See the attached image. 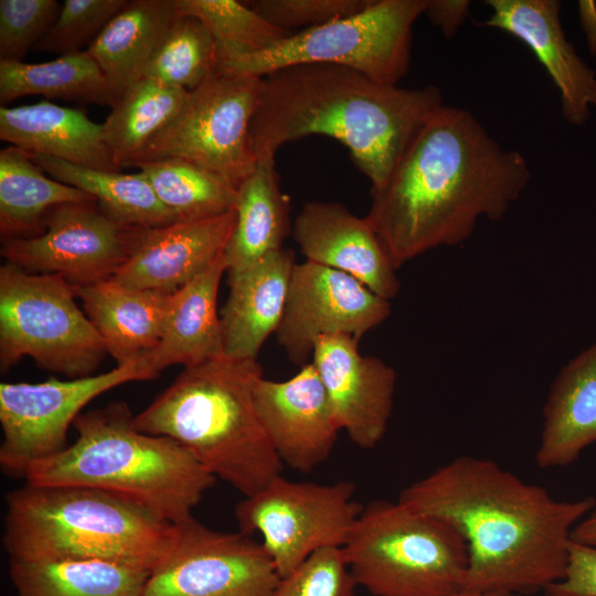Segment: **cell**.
Wrapping results in <instances>:
<instances>
[{"instance_id": "6da1fadb", "label": "cell", "mask_w": 596, "mask_h": 596, "mask_svg": "<svg viewBox=\"0 0 596 596\" xmlns=\"http://www.w3.org/2000/svg\"><path fill=\"white\" fill-rule=\"evenodd\" d=\"M531 180L523 155L504 149L468 110L443 105L379 188L365 216L400 268L464 243L478 221L500 220Z\"/></svg>"}, {"instance_id": "7a4b0ae2", "label": "cell", "mask_w": 596, "mask_h": 596, "mask_svg": "<svg viewBox=\"0 0 596 596\" xmlns=\"http://www.w3.org/2000/svg\"><path fill=\"white\" fill-rule=\"evenodd\" d=\"M398 500L451 523L469 562L464 590L520 595L561 581L574 526L594 497L557 500L489 458L459 456L405 487Z\"/></svg>"}, {"instance_id": "3957f363", "label": "cell", "mask_w": 596, "mask_h": 596, "mask_svg": "<svg viewBox=\"0 0 596 596\" xmlns=\"http://www.w3.org/2000/svg\"><path fill=\"white\" fill-rule=\"evenodd\" d=\"M443 105L435 85L408 89L340 65H292L262 77L252 147L258 162L275 159L286 142L311 135L333 138L375 189Z\"/></svg>"}, {"instance_id": "277c9868", "label": "cell", "mask_w": 596, "mask_h": 596, "mask_svg": "<svg viewBox=\"0 0 596 596\" xmlns=\"http://www.w3.org/2000/svg\"><path fill=\"white\" fill-rule=\"evenodd\" d=\"M256 360L226 356L184 366L148 407L136 427L180 444L212 476L249 497L281 475L258 417Z\"/></svg>"}, {"instance_id": "5b68a950", "label": "cell", "mask_w": 596, "mask_h": 596, "mask_svg": "<svg viewBox=\"0 0 596 596\" xmlns=\"http://www.w3.org/2000/svg\"><path fill=\"white\" fill-rule=\"evenodd\" d=\"M73 426L76 440L28 465L20 476L25 483L114 492L179 524L193 518V510L216 482L180 444L139 430L125 402L82 413Z\"/></svg>"}, {"instance_id": "8992f818", "label": "cell", "mask_w": 596, "mask_h": 596, "mask_svg": "<svg viewBox=\"0 0 596 596\" xmlns=\"http://www.w3.org/2000/svg\"><path fill=\"white\" fill-rule=\"evenodd\" d=\"M171 523L114 492L31 485L6 496L2 544L10 561H106L152 570L169 549Z\"/></svg>"}, {"instance_id": "52a82bcc", "label": "cell", "mask_w": 596, "mask_h": 596, "mask_svg": "<svg viewBox=\"0 0 596 596\" xmlns=\"http://www.w3.org/2000/svg\"><path fill=\"white\" fill-rule=\"evenodd\" d=\"M355 584L373 596H453L464 590L468 546L441 518L376 499L342 546Z\"/></svg>"}, {"instance_id": "ba28073f", "label": "cell", "mask_w": 596, "mask_h": 596, "mask_svg": "<svg viewBox=\"0 0 596 596\" xmlns=\"http://www.w3.org/2000/svg\"><path fill=\"white\" fill-rule=\"evenodd\" d=\"M426 0H371L361 11L294 32L273 46L217 64L224 72L264 77L298 64H333L397 85L411 65L415 21Z\"/></svg>"}, {"instance_id": "9c48e42d", "label": "cell", "mask_w": 596, "mask_h": 596, "mask_svg": "<svg viewBox=\"0 0 596 596\" xmlns=\"http://www.w3.org/2000/svg\"><path fill=\"white\" fill-rule=\"evenodd\" d=\"M72 285L58 275L30 274L4 263L0 268V368L23 356L70 379L94 375L107 350L75 302Z\"/></svg>"}, {"instance_id": "30bf717a", "label": "cell", "mask_w": 596, "mask_h": 596, "mask_svg": "<svg viewBox=\"0 0 596 596\" xmlns=\"http://www.w3.org/2000/svg\"><path fill=\"white\" fill-rule=\"evenodd\" d=\"M262 78L216 70L188 92L178 113L143 147L129 167L181 158L211 170L236 189L257 167L251 123Z\"/></svg>"}, {"instance_id": "8fae6325", "label": "cell", "mask_w": 596, "mask_h": 596, "mask_svg": "<svg viewBox=\"0 0 596 596\" xmlns=\"http://www.w3.org/2000/svg\"><path fill=\"white\" fill-rule=\"evenodd\" d=\"M351 481L297 482L275 477L235 507L240 531L259 533L280 578L316 551L343 546L363 510Z\"/></svg>"}, {"instance_id": "7c38bea8", "label": "cell", "mask_w": 596, "mask_h": 596, "mask_svg": "<svg viewBox=\"0 0 596 596\" xmlns=\"http://www.w3.org/2000/svg\"><path fill=\"white\" fill-rule=\"evenodd\" d=\"M279 581L262 543L241 531H215L193 517L174 525L143 596H272Z\"/></svg>"}, {"instance_id": "4fadbf2b", "label": "cell", "mask_w": 596, "mask_h": 596, "mask_svg": "<svg viewBox=\"0 0 596 596\" xmlns=\"http://www.w3.org/2000/svg\"><path fill=\"white\" fill-rule=\"evenodd\" d=\"M151 379L155 376L145 365L130 364L66 381L2 382L1 469L9 476L20 477L28 465L61 453L68 446L70 426L91 401L121 384Z\"/></svg>"}, {"instance_id": "5bb4252c", "label": "cell", "mask_w": 596, "mask_h": 596, "mask_svg": "<svg viewBox=\"0 0 596 596\" xmlns=\"http://www.w3.org/2000/svg\"><path fill=\"white\" fill-rule=\"evenodd\" d=\"M146 227L107 216L96 201L53 207L33 237L2 241L6 263L30 274L58 275L74 288L111 278Z\"/></svg>"}, {"instance_id": "9a60e30c", "label": "cell", "mask_w": 596, "mask_h": 596, "mask_svg": "<svg viewBox=\"0 0 596 596\" xmlns=\"http://www.w3.org/2000/svg\"><path fill=\"white\" fill-rule=\"evenodd\" d=\"M390 313V301L358 279L306 260L292 268L277 341L288 359L302 366L318 338L343 334L360 340Z\"/></svg>"}, {"instance_id": "2e32d148", "label": "cell", "mask_w": 596, "mask_h": 596, "mask_svg": "<svg viewBox=\"0 0 596 596\" xmlns=\"http://www.w3.org/2000/svg\"><path fill=\"white\" fill-rule=\"evenodd\" d=\"M358 345L350 336L320 337L311 363L340 429L358 447L373 449L387 430L397 375L381 359L362 355Z\"/></svg>"}, {"instance_id": "e0dca14e", "label": "cell", "mask_w": 596, "mask_h": 596, "mask_svg": "<svg viewBox=\"0 0 596 596\" xmlns=\"http://www.w3.org/2000/svg\"><path fill=\"white\" fill-rule=\"evenodd\" d=\"M254 401L266 436L283 462L309 472L324 462L341 430L312 363L286 381L258 379Z\"/></svg>"}, {"instance_id": "ac0fdd59", "label": "cell", "mask_w": 596, "mask_h": 596, "mask_svg": "<svg viewBox=\"0 0 596 596\" xmlns=\"http://www.w3.org/2000/svg\"><path fill=\"white\" fill-rule=\"evenodd\" d=\"M292 235L307 260L343 272L389 301L397 296V268L365 216L337 202H307Z\"/></svg>"}, {"instance_id": "d6986e66", "label": "cell", "mask_w": 596, "mask_h": 596, "mask_svg": "<svg viewBox=\"0 0 596 596\" xmlns=\"http://www.w3.org/2000/svg\"><path fill=\"white\" fill-rule=\"evenodd\" d=\"M491 13L482 25L523 42L544 66L561 97L566 121L583 125L596 106V73L566 39L557 0H487Z\"/></svg>"}, {"instance_id": "ffe728a7", "label": "cell", "mask_w": 596, "mask_h": 596, "mask_svg": "<svg viewBox=\"0 0 596 596\" xmlns=\"http://www.w3.org/2000/svg\"><path fill=\"white\" fill-rule=\"evenodd\" d=\"M234 225L235 210L146 228L111 278L128 287L173 294L224 257Z\"/></svg>"}, {"instance_id": "44dd1931", "label": "cell", "mask_w": 596, "mask_h": 596, "mask_svg": "<svg viewBox=\"0 0 596 596\" xmlns=\"http://www.w3.org/2000/svg\"><path fill=\"white\" fill-rule=\"evenodd\" d=\"M295 264L292 252L281 248L228 273L230 295L220 316L224 356L256 360L280 323Z\"/></svg>"}, {"instance_id": "7402d4cb", "label": "cell", "mask_w": 596, "mask_h": 596, "mask_svg": "<svg viewBox=\"0 0 596 596\" xmlns=\"http://www.w3.org/2000/svg\"><path fill=\"white\" fill-rule=\"evenodd\" d=\"M74 289L117 366L147 368L160 342L172 294L128 287L114 278Z\"/></svg>"}, {"instance_id": "603a6c76", "label": "cell", "mask_w": 596, "mask_h": 596, "mask_svg": "<svg viewBox=\"0 0 596 596\" xmlns=\"http://www.w3.org/2000/svg\"><path fill=\"white\" fill-rule=\"evenodd\" d=\"M0 139L36 153L105 171H120L104 140L103 125L79 109L41 100L0 107Z\"/></svg>"}, {"instance_id": "cb8c5ba5", "label": "cell", "mask_w": 596, "mask_h": 596, "mask_svg": "<svg viewBox=\"0 0 596 596\" xmlns=\"http://www.w3.org/2000/svg\"><path fill=\"white\" fill-rule=\"evenodd\" d=\"M596 443V342L554 379L543 407L534 459L541 469L566 467Z\"/></svg>"}, {"instance_id": "d4e9b609", "label": "cell", "mask_w": 596, "mask_h": 596, "mask_svg": "<svg viewBox=\"0 0 596 596\" xmlns=\"http://www.w3.org/2000/svg\"><path fill=\"white\" fill-rule=\"evenodd\" d=\"M224 257L171 295L160 342L146 365L155 377L170 365L189 366L224 356L219 286Z\"/></svg>"}, {"instance_id": "484cf974", "label": "cell", "mask_w": 596, "mask_h": 596, "mask_svg": "<svg viewBox=\"0 0 596 596\" xmlns=\"http://www.w3.org/2000/svg\"><path fill=\"white\" fill-rule=\"evenodd\" d=\"M178 15L174 0H128L86 49L103 72L115 103L145 68Z\"/></svg>"}, {"instance_id": "4316f807", "label": "cell", "mask_w": 596, "mask_h": 596, "mask_svg": "<svg viewBox=\"0 0 596 596\" xmlns=\"http://www.w3.org/2000/svg\"><path fill=\"white\" fill-rule=\"evenodd\" d=\"M289 215L290 200L280 189L275 159L258 161L237 188L235 225L224 252L226 272H241L281 249Z\"/></svg>"}, {"instance_id": "83f0119b", "label": "cell", "mask_w": 596, "mask_h": 596, "mask_svg": "<svg viewBox=\"0 0 596 596\" xmlns=\"http://www.w3.org/2000/svg\"><path fill=\"white\" fill-rule=\"evenodd\" d=\"M93 201L86 192L46 175L28 151L14 146L0 150L2 241L41 234L49 212L55 206Z\"/></svg>"}, {"instance_id": "f1b7e54d", "label": "cell", "mask_w": 596, "mask_h": 596, "mask_svg": "<svg viewBox=\"0 0 596 596\" xmlns=\"http://www.w3.org/2000/svg\"><path fill=\"white\" fill-rule=\"evenodd\" d=\"M29 155L51 178L89 194L98 207L118 223L153 228L177 222L139 170L134 173L105 171L47 156Z\"/></svg>"}, {"instance_id": "f546056e", "label": "cell", "mask_w": 596, "mask_h": 596, "mask_svg": "<svg viewBox=\"0 0 596 596\" xmlns=\"http://www.w3.org/2000/svg\"><path fill=\"white\" fill-rule=\"evenodd\" d=\"M18 596H143L149 572L106 561H10Z\"/></svg>"}, {"instance_id": "4dcf8cb0", "label": "cell", "mask_w": 596, "mask_h": 596, "mask_svg": "<svg viewBox=\"0 0 596 596\" xmlns=\"http://www.w3.org/2000/svg\"><path fill=\"white\" fill-rule=\"evenodd\" d=\"M28 95L115 104L103 72L86 50L41 63L0 60L1 106Z\"/></svg>"}, {"instance_id": "1f68e13d", "label": "cell", "mask_w": 596, "mask_h": 596, "mask_svg": "<svg viewBox=\"0 0 596 596\" xmlns=\"http://www.w3.org/2000/svg\"><path fill=\"white\" fill-rule=\"evenodd\" d=\"M188 92L142 77L128 86L103 125L116 163L129 167L148 141L178 113Z\"/></svg>"}, {"instance_id": "d6a6232c", "label": "cell", "mask_w": 596, "mask_h": 596, "mask_svg": "<svg viewBox=\"0 0 596 596\" xmlns=\"http://www.w3.org/2000/svg\"><path fill=\"white\" fill-rule=\"evenodd\" d=\"M177 222L215 217L235 210L237 189L220 174L181 158L138 163Z\"/></svg>"}, {"instance_id": "836d02e7", "label": "cell", "mask_w": 596, "mask_h": 596, "mask_svg": "<svg viewBox=\"0 0 596 596\" xmlns=\"http://www.w3.org/2000/svg\"><path fill=\"white\" fill-rule=\"evenodd\" d=\"M217 63L216 45L206 25L193 15L178 13L142 77L190 92L216 70Z\"/></svg>"}, {"instance_id": "e575fe53", "label": "cell", "mask_w": 596, "mask_h": 596, "mask_svg": "<svg viewBox=\"0 0 596 596\" xmlns=\"http://www.w3.org/2000/svg\"><path fill=\"white\" fill-rule=\"evenodd\" d=\"M174 6L178 13L193 15L206 25L219 63L262 52L294 33L275 26L236 0H174Z\"/></svg>"}, {"instance_id": "d590c367", "label": "cell", "mask_w": 596, "mask_h": 596, "mask_svg": "<svg viewBox=\"0 0 596 596\" xmlns=\"http://www.w3.org/2000/svg\"><path fill=\"white\" fill-rule=\"evenodd\" d=\"M127 0H65L36 51L58 56L85 51Z\"/></svg>"}, {"instance_id": "8d00e7d4", "label": "cell", "mask_w": 596, "mask_h": 596, "mask_svg": "<svg viewBox=\"0 0 596 596\" xmlns=\"http://www.w3.org/2000/svg\"><path fill=\"white\" fill-rule=\"evenodd\" d=\"M355 586L342 546H329L280 578L272 596H354Z\"/></svg>"}, {"instance_id": "74e56055", "label": "cell", "mask_w": 596, "mask_h": 596, "mask_svg": "<svg viewBox=\"0 0 596 596\" xmlns=\"http://www.w3.org/2000/svg\"><path fill=\"white\" fill-rule=\"evenodd\" d=\"M55 0H0V60L23 61L54 24Z\"/></svg>"}, {"instance_id": "f35d334b", "label": "cell", "mask_w": 596, "mask_h": 596, "mask_svg": "<svg viewBox=\"0 0 596 596\" xmlns=\"http://www.w3.org/2000/svg\"><path fill=\"white\" fill-rule=\"evenodd\" d=\"M371 0H257L246 2L275 26L294 32L316 28L363 10Z\"/></svg>"}, {"instance_id": "ab89813d", "label": "cell", "mask_w": 596, "mask_h": 596, "mask_svg": "<svg viewBox=\"0 0 596 596\" xmlns=\"http://www.w3.org/2000/svg\"><path fill=\"white\" fill-rule=\"evenodd\" d=\"M542 592L544 596H596V546L571 541L565 576Z\"/></svg>"}, {"instance_id": "60d3db41", "label": "cell", "mask_w": 596, "mask_h": 596, "mask_svg": "<svg viewBox=\"0 0 596 596\" xmlns=\"http://www.w3.org/2000/svg\"><path fill=\"white\" fill-rule=\"evenodd\" d=\"M424 14L445 38L451 39L470 14L468 0H426Z\"/></svg>"}, {"instance_id": "b9f144b4", "label": "cell", "mask_w": 596, "mask_h": 596, "mask_svg": "<svg viewBox=\"0 0 596 596\" xmlns=\"http://www.w3.org/2000/svg\"><path fill=\"white\" fill-rule=\"evenodd\" d=\"M577 8L588 51L596 57V2L593 0H579Z\"/></svg>"}, {"instance_id": "7bdbcfd3", "label": "cell", "mask_w": 596, "mask_h": 596, "mask_svg": "<svg viewBox=\"0 0 596 596\" xmlns=\"http://www.w3.org/2000/svg\"><path fill=\"white\" fill-rule=\"evenodd\" d=\"M571 540L578 544L596 546V507L574 526Z\"/></svg>"}, {"instance_id": "ee69618b", "label": "cell", "mask_w": 596, "mask_h": 596, "mask_svg": "<svg viewBox=\"0 0 596 596\" xmlns=\"http://www.w3.org/2000/svg\"><path fill=\"white\" fill-rule=\"evenodd\" d=\"M453 596H523L515 593L507 592H475V590H461Z\"/></svg>"}]
</instances>
